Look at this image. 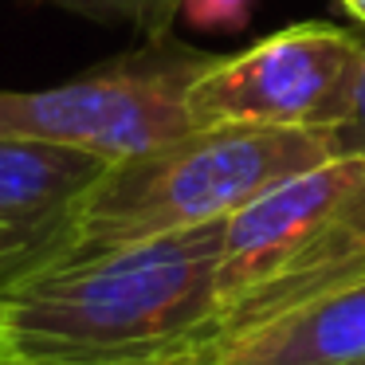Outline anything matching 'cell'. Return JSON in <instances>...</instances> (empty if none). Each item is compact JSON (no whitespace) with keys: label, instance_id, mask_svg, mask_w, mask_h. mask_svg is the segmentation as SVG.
<instances>
[{"label":"cell","instance_id":"obj_1","mask_svg":"<svg viewBox=\"0 0 365 365\" xmlns=\"http://www.w3.org/2000/svg\"><path fill=\"white\" fill-rule=\"evenodd\" d=\"M224 224L43 267L0 291L4 361L142 365L212 346Z\"/></svg>","mask_w":365,"mask_h":365},{"label":"cell","instance_id":"obj_2","mask_svg":"<svg viewBox=\"0 0 365 365\" xmlns=\"http://www.w3.org/2000/svg\"><path fill=\"white\" fill-rule=\"evenodd\" d=\"M338 158L322 130H189L103 169L75 208L59 263L220 224L255 197Z\"/></svg>","mask_w":365,"mask_h":365},{"label":"cell","instance_id":"obj_3","mask_svg":"<svg viewBox=\"0 0 365 365\" xmlns=\"http://www.w3.org/2000/svg\"><path fill=\"white\" fill-rule=\"evenodd\" d=\"M357 279H365V158L338 153L228 216L212 346Z\"/></svg>","mask_w":365,"mask_h":365},{"label":"cell","instance_id":"obj_4","mask_svg":"<svg viewBox=\"0 0 365 365\" xmlns=\"http://www.w3.org/2000/svg\"><path fill=\"white\" fill-rule=\"evenodd\" d=\"M212 59L161 36L59 87H0V142L63 145L106 161L145 153L192 130L185 98Z\"/></svg>","mask_w":365,"mask_h":365},{"label":"cell","instance_id":"obj_5","mask_svg":"<svg viewBox=\"0 0 365 365\" xmlns=\"http://www.w3.org/2000/svg\"><path fill=\"white\" fill-rule=\"evenodd\" d=\"M361 67L357 32L294 24L240 56H216L189 87L192 130H334L346 122Z\"/></svg>","mask_w":365,"mask_h":365},{"label":"cell","instance_id":"obj_6","mask_svg":"<svg viewBox=\"0 0 365 365\" xmlns=\"http://www.w3.org/2000/svg\"><path fill=\"white\" fill-rule=\"evenodd\" d=\"M106 165L87 150L0 142V291L59 259L75 208Z\"/></svg>","mask_w":365,"mask_h":365},{"label":"cell","instance_id":"obj_7","mask_svg":"<svg viewBox=\"0 0 365 365\" xmlns=\"http://www.w3.org/2000/svg\"><path fill=\"white\" fill-rule=\"evenodd\" d=\"M354 361H365V279L200 354V365H354Z\"/></svg>","mask_w":365,"mask_h":365},{"label":"cell","instance_id":"obj_8","mask_svg":"<svg viewBox=\"0 0 365 365\" xmlns=\"http://www.w3.org/2000/svg\"><path fill=\"white\" fill-rule=\"evenodd\" d=\"M51 4L103 20V24H130L145 32V40L169 36L173 20L181 16V0H51Z\"/></svg>","mask_w":365,"mask_h":365},{"label":"cell","instance_id":"obj_9","mask_svg":"<svg viewBox=\"0 0 365 365\" xmlns=\"http://www.w3.org/2000/svg\"><path fill=\"white\" fill-rule=\"evenodd\" d=\"M259 0H181V20L197 32L236 36L252 24Z\"/></svg>","mask_w":365,"mask_h":365},{"label":"cell","instance_id":"obj_10","mask_svg":"<svg viewBox=\"0 0 365 365\" xmlns=\"http://www.w3.org/2000/svg\"><path fill=\"white\" fill-rule=\"evenodd\" d=\"M0 365H36V361H0ZM142 365H200V357H169V361H142Z\"/></svg>","mask_w":365,"mask_h":365},{"label":"cell","instance_id":"obj_11","mask_svg":"<svg viewBox=\"0 0 365 365\" xmlns=\"http://www.w3.org/2000/svg\"><path fill=\"white\" fill-rule=\"evenodd\" d=\"M338 4H341V9H346V12H349V16H354V20H357V24H361V28H365V0H338Z\"/></svg>","mask_w":365,"mask_h":365},{"label":"cell","instance_id":"obj_12","mask_svg":"<svg viewBox=\"0 0 365 365\" xmlns=\"http://www.w3.org/2000/svg\"><path fill=\"white\" fill-rule=\"evenodd\" d=\"M0 361H4V349H0Z\"/></svg>","mask_w":365,"mask_h":365},{"label":"cell","instance_id":"obj_13","mask_svg":"<svg viewBox=\"0 0 365 365\" xmlns=\"http://www.w3.org/2000/svg\"><path fill=\"white\" fill-rule=\"evenodd\" d=\"M354 365H365V361H354Z\"/></svg>","mask_w":365,"mask_h":365}]
</instances>
